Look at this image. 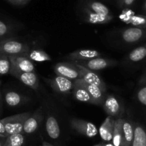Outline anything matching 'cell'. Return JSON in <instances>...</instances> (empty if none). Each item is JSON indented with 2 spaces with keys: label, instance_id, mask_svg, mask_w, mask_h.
I'll return each mask as SVG.
<instances>
[{
  "label": "cell",
  "instance_id": "obj_1",
  "mask_svg": "<svg viewBox=\"0 0 146 146\" xmlns=\"http://www.w3.org/2000/svg\"><path fill=\"white\" fill-rule=\"evenodd\" d=\"M31 114L32 113L29 112H27V113H19L2 119L8 136L17 133L23 134V127L25 122L31 115Z\"/></svg>",
  "mask_w": 146,
  "mask_h": 146
},
{
  "label": "cell",
  "instance_id": "obj_2",
  "mask_svg": "<svg viewBox=\"0 0 146 146\" xmlns=\"http://www.w3.org/2000/svg\"><path fill=\"white\" fill-rule=\"evenodd\" d=\"M28 44L13 39H5L0 40V53L8 56L25 55L29 51Z\"/></svg>",
  "mask_w": 146,
  "mask_h": 146
},
{
  "label": "cell",
  "instance_id": "obj_3",
  "mask_svg": "<svg viewBox=\"0 0 146 146\" xmlns=\"http://www.w3.org/2000/svg\"><path fill=\"white\" fill-rule=\"evenodd\" d=\"M73 63L75 64V65L76 66L77 68L79 70L80 74V79L83 80L87 83L96 85L98 88H100L101 90H102L104 92H106V85L104 82V81L102 80V78L96 72H95L92 70L86 68V67L81 65V64H78L76 62H73Z\"/></svg>",
  "mask_w": 146,
  "mask_h": 146
},
{
  "label": "cell",
  "instance_id": "obj_4",
  "mask_svg": "<svg viewBox=\"0 0 146 146\" xmlns=\"http://www.w3.org/2000/svg\"><path fill=\"white\" fill-rule=\"evenodd\" d=\"M70 125L73 130L88 137H94L98 134V129L92 123L78 118H72Z\"/></svg>",
  "mask_w": 146,
  "mask_h": 146
},
{
  "label": "cell",
  "instance_id": "obj_5",
  "mask_svg": "<svg viewBox=\"0 0 146 146\" xmlns=\"http://www.w3.org/2000/svg\"><path fill=\"white\" fill-rule=\"evenodd\" d=\"M54 71L56 75L64 77L72 81L80 79L79 70L73 62L57 63L54 65Z\"/></svg>",
  "mask_w": 146,
  "mask_h": 146
},
{
  "label": "cell",
  "instance_id": "obj_6",
  "mask_svg": "<svg viewBox=\"0 0 146 146\" xmlns=\"http://www.w3.org/2000/svg\"><path fill=\"white\" fill-rule=\"evenodd\" d=\"M9 74L17 78L24 85L36 90L39 88V79L34 72H22L10 69Z\"/></svg>",
  "mask_w": 146,
  "mask_h": 146
},
{
  "label": "cell",
  "instance_id": "obj_7",
  "mask_svg": "<svg viewBox=\"0 0 146 146\" xmlns=\"http://www.w3.org/2000/svg\"><path fill=\"white\" fill-rule=\"evenodd\" d=\"M73 83L85 88L89 92L90 96L92 97L95 105H102L104 100H105V98L107 96L106 92H104L102 90H101L100 88H98L96 85L87 83L86 82H85L82 79H78L73 81Z\"/></svg>",
  "mask_w": 146,
  "mask_h": 146
},
{
  "label": "cell",
  "instance_id": "obj_8",
  "mask_svg": "<svg viewBox=\"0 0 146 146\" xmlns=\"http://www.w3.org/2000/svg\"><path fill=\"white\" fill-rule=\"evenodd\" d=\"M10 60V69L19 70L22 72H34L35 67L33 62L29 60L27 57L23 54L19 55L9 56Z\"/></svg>",
  "mask_w": 146,
  "mask_h": 146
},
{
  "label": "cell",
  "instance_id": "obj_9",
  "mask_svg": "<svg viewBox=\"0 0 146 146\" xmlns=\"http://www.w3.org/2000/svg\"><path fill=\"white\" fill-rule=\"evenodd\" d=\"M49 84L55 92L64 95L70 93V92L72 90L74 85L72 80L60 75H56L55 77L50 79L49 80Z\"/></svg>",
  "mask_w": 146,
  "mask_h": 146
},
{
  "label": "cell",
  "instance_id": "obj_10",
  "mask_svg": "<svg viewBox=\"0 0 146 146\" xmlns=\"http://www.w3.org/2000/svg\"><path fill=\"white\" fill-rule=\"evenodd\" d=\"M76 62L78 64L84 66L89 70L95 71V70H100L103 69H106L109 67L115 65L116 64V61L110 59L101 58V57H96V58L91 59L88 60H80Z\"/></svg>",
  "mask_w": 146,
  "mask_h": 146
},
{
  "label": "cell",
  "instance_id": "obj_11",
  "mask_svg": "<svg viewBox=\"0 0 146 146\" xmlns=\"http://www.w3.org/2000/svg\"><path fill=\"white\" fill-rule=\"evenodd\" d=\"M42 118V109L40 108L34 113H32L31 115L28 117L25 122L23 127V134H32L35 133L38 128Z\"/></svg>",
  "mask_w": 146,
  "mask_h": 146
},
{
  "label": "cell",
  "instance_id": "obj_12",
  "mask_svg": "<svg viewBox=\"0 0 146 146\" xmlns=\"http://www.w3.org/2000/svg\"><path fill=\"white\" fill-rule=\"evenodd\" d=\"M102 108L108 115L113 117L118 115L121 110L118 100L113 95H107L102 104Z\"/></svg>",
  "mask_w": 146,
  "mask_h": 146
},
{
  "label": "cell",
  "instance_id": "obj_13",
  "mask_svg": "<svg viewBox=\"0 0 146 146\" xmlns=\"http://www.w3.org/2000/svg\"><path fill=\"white\" fill-rule=\"evenodd\" d=\"M115 121L114 117L108 115L101 124L98 132L101 138L105 141L108 142L113 140Z\"/></svg>",
  "mask_w": 146,
  "mask_h": 146
},
{
  "label": "cell",
  "instance_id": "obj_14",
  "mask_svg": "<svg viewBox=\"0 0 146 146\" xmlns=\"http://www.w3.org/2000/svg\"><path fill=\"white\" fill-rule=\"evenodd\" d=\"M146 34V31L143 28L130 27L125 29L122 33V37L125 42L127 43H134L143 38Z\"/></svg>",
  "mask_w": 146,
  "mask_h": 146
},
{
  "label": "cell",
  "instance_id": "obj_15",
  "mask_svg": "<svg viewBox=\"0 0 146 146\" xmlns=\"http://www.w3.org/2000/svg\"><path fill=\"white\" fill-rule=\"evenodd\" d=\"M100 53L95 50H79L70 53L67 57L73 61H80L100 57Z\"/></svg>",
  "mask_w": 146,
  "mask_h": 146
},
{
  "label": "cell",
  "instance_id": "obj_16",
  "mask_svg": "<svg viewBox=\"0 0 146 146\" xmlns=\"http://www.w3.org/2000/svg\"><path fill=\"white\" fill-rule=\"evenodd\" d=\"M84 11H85V19L89 23L96 24V25L107 24L113 19V16L112 15L105 16V15L97 14L87 7L85 8Z\"/></svg>",
  "mask_w": 146,
  "mask_h": 146
},
{
  "label": "cell",
  "instance_id": "obj_17",
  "mask_svg": "<svg viewBox=\"0 0 146 146\" xmlns=\"http://www.w3.org/2000/svg\"><path fill=\"white\" fill-rule=\"evenodd\" d=\"M46 131L49 137L53 140L59 138L60 135V128L57 119L52 115H48L46 121Z\"/></svg>",
  "mask_w": 146,
  "mask_h": 146
},
{
  "label": "cell",
  "instance_id": "obj_18",
  "mask_svg": "<svg viewBox=\"0 0 146 146\" xmlns=\"http://www.w3.org/2000/svg\"><path fill=\"white\" fill-rule=\"evenodd\" d=\"M131 146H146V130L139 123H134V137Z\"/></svg>",
  "mask_w": 146,
  "mask_h": 146
},
{
  "label": "cell",
  "instance_id": "obj_19",
  "mask_svg": "<svg viewBox=\"0 0 146 146\" xmlns=\"http://www.w3.org/2000/svg\"><path fill=\"white\" fill-rule=\"evenodd\" d=\"M72 94L74 98L78 101H79V102L95 105L93 99L90 96L89 92L82 87L74 84L72 89Z\"/></svg>",
  "mask_w": 146,
  "mask_h": 146
},
{
  "label": "cell",
  "instance_id": "obj_20",
  "mask_svg": "<svg viewBox=\"0 0 146 146\" xmlns=\"http://www.w3.org/2000/svg\"><path fill=\"white\" fill-rule=\"evenodd\" d=\"M134 137V123L124 119L123 124V146H131Z\"/></svg>",
  "mask_w": 146,
  "mask_h": 146
},
{
  "label": "cell",
  "instance_id": "obj_21",
  "mask_svg": "<svg viewBox=\"0 0 146 146\" xmlns=\"http://www.w3.org/2000/svg\"><path fill=\"white\" fill-rule=\"evenodd\" d=\"M4 99L7 105L12 108L19 106L26 100L25 96L15 91H7L4 95Z\"/></svg>",
  "mask_w": 146,
  "mask_h": 146
},
{
  "label": "cell",
  "instance_id": "obj_22",
  "mask_svg": "<svg viewBox=\"0 0 146 146\" xmlns=\"http://www.w3.org/2000/svg\"><path fill=\"white\" fill-rule=\"evenodd\" d=\"M124 119L121 117L115 121L113 136V145L114 146H123V124Z\"/></svg>",
  "mask_w": 146,
  "mask_h": 146
},
{
  "label": "cell",
  "instance_id": "obj_23",
  "mask_svg": "<svg viewBox=\"0 0 146 146\" xmlns=\"http://www.w3.org/2000/svg\"><path fill=\"white\" fill-rule=\"evenodd\" d=\"M25 56L27 57L32 61L39 62L52 60L51 57L45 51L42 50H29L27 53H26Z\"/></svg>",
  "mask_w": 146,
  "mask_h": 146
},
{
  "label": "cell",
  "instance_id": "obj_24",
  "mask_svg": "<svg viewBox=\"0 0 146 146\" xmlns=\"http://www.w3.org/2000/svg\"><path fill=\"white\" fill-rule=\"evenodd\" d=\"M86 7L97 14L105 15V16L111 15L110 12V9L104 4L98 2V1L89 0L86 3Z\"/></svg>",
  "mask_w": 146,
  "mask_h": 146
},
{
  "label": "cell",
  "instance_id": "obj_25",
  "mask_svg": "<svg viewBox=\"0 0 146 146\" xmlns=\"http://www.w3.org/2000/svg\"><path fill=\"white\" fill-rule=\"evenodd\" d=\"M25 143V137L24 134L17 133L7 137L3 146H24Z\"/></svg>",
  "mask_w": 146,
  "mask_h": 146
},
{
  "label": "cell",
  "instance_id": "obj_26",
  "mask_svg": "<svg viewBox=\"0 0 146 146\" xmlns=\"http://www.w3.org/2000/svg\"><path fill=\"white\" fill-rule=\"evenodd\" d=\"M146 58V44L134 49L128 54V59L133 62H137Z\"/></svg>",
  "mask_w": 146,
  "mask_h": 146
},
{
  "label": "cell",
  "instance_id": "obj_27",
  "mask_svg": "<svg viewBox=\"0 0 146 146\" xmlns=\"http://www.w3.org/2000/svg\"><path fill=\"white\" fill-rule=\"evenodd\" d=\"M10 60L9 56L0 53V75H5L10 71Z\"/></svg>",
  "mask_w": 146,
  "mask_h": 146
},
{
  "label": "cell",
  "instance_id": "obj_28",
  "mask_svg": "<svg viewBox=\"0 0 146 146\" xmlns=\"http://www.w3.org/2000/svg\"><path fill=\"white\" fill-rule=\"evenodd\" d=\"M130 23L134 25L135 27L146 28V16L143 15H136L133 16L129 21Z\"/></svg>",
  "mask_w": 146,
  "mask_h": 146
},
{
  "label": "cell",
  "instance_id": "obj_29",
  "mask_svg": "<svg viewBox=\"0 0 146 146\" xmlns=\"http://www.w3.org/2000/svg\"><path fill=\"white\" fill-rule=\"evenodd\" d=\"M137 99L140 103L146 106V85H141L137 92Z\"/></svg>",
  "mask_w": 146,
  "mask_h": 146
},
{
  "label": "cell",
  "instance_id": "obj_30",
  "mask_svg": "<svg viewBox=\"0 0 146 146\" xmlns=\"http://www.w3.org/2000/svg\"><path fill=\"white\" fill-rule=\"evenodd\" d=\"M11 32V28L4 21L0 19V39L9 35Z\"/></svg>",
  "mask_w": 146,
  "mask_h": 146
},
{
  "label": "cell",
  "instance_id": "obj_31",
  "mask_svg": "<svg viewBox=\"0 0 146 146\" xmlns=\"http://www.w3.org/2000/svg\"><path fill=\"white\" fill-rule=\"evenodd\" d=\"M6 1L9 3L12 4V5H15V6L22 7L27 5L32 0H6Z\"/></svg>",
  "mask_w": 146,
  "mask_h": 146
},
{
  "label": "cell",
  "instance_id": "obj_32",
  "mask_svg": "<svg viewBox=\"0 0 146 146\" xmlns=\"http://www.w3.org/2000/svg\"><path fill=\"white\" fill-rule=\"evenodd\" d=\"M0 137H8V135L5 130V125H4L2 120H0Z\"/></svg>",
  "mask_w": 146,
  "mask_h": 146
},
{
  "label": "cell",
  "instance_id": "obj_33",
  "mask_svg": "<svg viewBox=\"0 0 146 146\" xmlns=\"http://www.w3.org/2000/svg\"><path fill=\"white\" fill-rule=\"evenodd\" d=\"M135 2V0H123L120 4V6L123 7H129L130 5H133V2Z\"/></svg>",
  "mask_w": 146,
  "mask_h": 146
},
{
  "label": "cell",
  "instance_id": "obj_34",
  "mask_svg": "<svg viewBox=\"0 0 146 146\" xmlns=\"http://www.w3.org/2000/svg\"><path fill=\"white\" fill-rule=\"evenodd\" d=\"M139 83H140V85H146V73H145L144 75H143V77L140 78Z\"/></svg>",
  "mask_w": 146,
  "mask_h": 146
},
{
  "label": "cell",
  "instance_id": "obj_35",
  "mask_svg": "<svg viewBox=\"0 0 146 146\" xmlns=\"http://www.w3.org/2000/svg\"><path fill=\"white\" fill-rule=\"evenodd\" d=\"M2 105H3V95H2V91L0 90V115L2 113Z\"/></svg>",
  "mask_w": 146,
  "mask_h": 146
},
{
  "label": "cell",
  "instance_id": "obj_36",
  "mask_svg": "<svg viewBox=\"0 0 146 146\" xmlns=\"http://www.w3.org/2000/svg\"><path fill=\"white\" fill-rule=\"evenodd\" d=\"M5 139H6V137H0V146H3L4 145V143H5Z\"/></svg>",
  "mask_w": 146,
  "mask_h": 146
},
{
  "label": "cell",
  "instance_id": "obj_37",
  "mask_svg": "<svg viewBox=\"0 0 146 146\" xmlns=\"http://www.w3.org/2000/svg\"><path fill=\"white\" fill-rule=\"evenodd\" d=\"M42 146H54V145H52V144H50V143H47V142H46V141H42Z\"/></svg>",
  "mask_w": 146,
  "mask_h": 146
},
{
  "label": "cell",
  "instance_id": "obj_38",
  "mask_svg": "<svg viewBox=\"0 0 146 146\" xmlns=\"http://www.w3.org/2000/svg\"><path fill=\"white\" fill-rule=\"evenodd\" d=\"M105 146H114L113 144H105Z\"/></svg>",
  "mask_w": 146,
  "mask_h": 146
},
{
  "label": "cell",
  "instance_id": "obj_39",
  "mask_svg": "<svg viewBox=\"0 0 146 146\" xmlns=\"http://www.w3.org/2000/svg\"><path fill=\"white\" fill-rule=\"evenodd\" d=\"M94 146H105V145H104V144H98V145H94Z\"/></svg>",
  "mask_w": 146,
  "mask_h": 146
},
{
  "label": "cell",
  "instance_id": "obj_40",
  "mask_svg": "<svg viewBox=\"0 0 146 146\" xmlns=\"http://www.w3.org/2000/svg\"><path fill=\"white\" fill-rule=\"evenodd\" d=\"M144 9L146 12V1H145V5H144Z\"/></svg>",
  "mask_w": 146,
  "mask_h": 146
},
{
  "label": "cell",
  "instance_id": "obj_41",
  "mask_svg": "<svg viewBox=\"0 0 146 146\" xmlns=\"http://www.w3.org/2000/svg\"><path fill=\"white\" fill-rule=\"evenodd\" d=\"M122 1H123V0H118V2H119V4H120H120H121Z\"/></svg>",
  "mask_w": 146,
  "mask_h": 146
},
{
  "label": "cell",
  "instance_id": "obj_42",
  "mask_svg": "<svg viewBox=\"0 0 146 146\" xmlns=\"http://www.w3.org/2000/svg\"><path fill=\"white\" fill-rule=\"evenodd\" d=\"M1 83H2V82H1V80H0V85H1Z\"/></svg>",
  "mask_w": 146,
  "mask_h": 146
}]
</instances>
